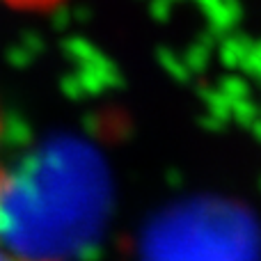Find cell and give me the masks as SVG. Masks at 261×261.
<instances>
[{
  "label": "cell",
  "instance_id": "cell-2",
  "mask_svg": "<svg viewBox=\"0 0 261 261\" xmlns=\"http://www.w3.org/2000/svg\"><path fill=\"white\" fill-rule=\"evenodd\" d=\"M0 261H48V259L32 257V254L23 252V250H16V248H12V245L0 241Z\"/></svg>",
  "mask_w": 261,
  "mask_h": 261
},
{
  "label": "cell",
  "instance_id": "cell-3",
  "mask_svg": "<svg viewBox=\"0 0 261 261\" xmlns=\"http://www.w3.org/2000/svg\"><path fill=\"white\" fill-rule=\"evenodd\" d=\"M5 197H7V186H5V170H3V165H0V222H3Z\"/></svg>",
  "mask_w": 261,
  "mask_h": 261
},
{
  "label": "cell",
  "instance_id": "cell-1",
  "mask_svg": "<svg viewBox=\"0 0 261 261\" xmlns=\"http://www.w3.org/2000/svg\"><path fill=\"white\" fill-rule=\"evenodd\" d=\"M0 3L18 12H48L62 5L64 0H0Z\"/></svg>",
  "mask_w": 261,
  "mask_h": 261
}]
</instances>
